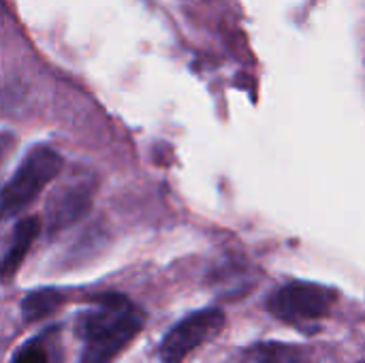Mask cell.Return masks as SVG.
<instances>
[{
	"instance_id": "cell-1",
	"label": "cell",
	"mask_w": 365,
	"mask_h": 363,
	"mask_svg": "<svg viewBox=\"0 0 365 363\" xmlns=\"http://www.w3.org/2000/svg\"><path fill=\"white\" fill-rule=\"evenodd\" d=\"M143 315L120 293H105L77 319V336L83 340L79 363H111L141 332Z\"/></svg>"
},
{
	"instance_id": "cell-2",
	"label": "cell",
	"mask_w": 365,
	"mask_h": 363,
	"mask_svg": "<svg viewBox=\"0 0 365 363\" xmlns=\"http://www.w3.org/2000/svg\"><path fill=\"white\" fill-rule=\"evenodd\" d=\"M62 165V156L47 145L30 150L15 175L0 188V220H6L28 208L41 190L60 175Z\"/></svg>"
},
{
	"instance_id": "cell-3",
	"label": "cell",
	"mask_w": 365,
	"mask_h": 363,
	"mask_svg": "<svg viewBox=\"0 0 365 363\" xmlns=\"http://www.w3.org/2000/svg\"><path fill=\"white\" fill-rule=\"evenodd\" d=\"M334 300L336 293L327 287L312 282H291L269 297L267 308L284 323L304 325L323 319L331 310Z\"/></svg>"
},
{
	"instance_id": "cell-4",
	"label": "cell",
	"mask_w": 365,
	"mask_h": 363,
	"mask_svg": "<svg viewBox=\"0 0 365 363\" xmlns=\"http://www.w3.org/2000/svg\"><path fill=\"white\" fill-rule=\"evenodd\" d=\"M225 327V312L218 308H205L182 323H178L163 344L158 347V357L165 363H182L192 351L203 347L205 342L214 340Z\"/></svg>"
},
{
	"instance_id": "cell-5",
	"label": "cell",
	"mask_w": 365,
	"mask_h": 363,
	"mask_svg": "<svg viewBox=\"0 0 365 363\" xmlns=\"http://www.w3.org/2000/svg\"><path fill=\"white\" fill-rule=\"evenodd\" d=\"M92 195L94 188L90 182H73L62 188L60 195H56L49 203V229H64L77 223L81 216L88 214L92 205Z\"/></svg>"
},
{
	"instance_id": "cell-6",
	"label": "cell",
	"mask_w": 365,
	"mask_h": 363,
	"mask_svg": "<svg viewBox=\"0 0 365 363\" xmlns=\"http://www.w3.org/2000/svg\"><path fill=\"white\" fill-rule=\"evenodd\" d=\"M38 233H41V220L36 216H28L17 223V227L13 231V244L6 250V255L0 259V280H9L19 270V265L24 263V259Z\"/></svg>"
},
{
	"instance_id": "cell-7",
	"label": "cell",
	"mask_w": 365,
	"mask_h": 363,
	"mask_svg": "<svg viewBox=\"0 0 365 363\" xmlns=\"http://www.w3.org/2000/svg\"><path fill=\"white\" fill-rule=\"evenodd\" d=\"M242 363H306V357L297 347H291V344L259 342L246 349Z\"/></svg>"
},
{
	"instance_id": "cell-8",
	"label": "cell",
	"mask_w": 365,
	"mask_h": 363,
	"mask_svg": "<svg viewBox=\"0 0 365 363\" xmlns=\"http://www.w3.org/2000/svg\"><path fill=\"white\" fill-rule=\"evenodd\" d=\"M64 304V293L58 289H38L32 291L30 295L24 297L21 302V315L28 323L41 321L45 317H49L56 308H60Z\"/></svg>"
},
{
	"instance_id": "cell-9",
	"label": "cell",
	"mask_w": 365,
	"mask_h": 363,
	"mask_svg": "<svg viewBox=\"0 0 365 363\" xmlns=\"http://www.w3.org/2000/svg\"><path fill=\"white\" fill-rule=\"evenodd\" d=\"M11 363H51V353H49V344L45 336H36L28 342H24Z\"/></svg>"
},
{
	"instance_id": "cell-10",
	"label": "cell",
	"mask_w": 365,
	"mask_h": 363,
	"mask_svg": "<svg viewBox=\"0 0 365 363\" xmlns=\"http://www.w3.org/2000/svg\"><path fill=\"white\" fill-rule=\"evenodd\" d=\"M13 145V137L11 135H0V158L4 152H9V148Z\"/></svg>"
}]
</instances>
